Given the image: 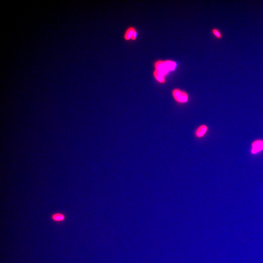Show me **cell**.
Instances as JSON below:
<instances>
[{
  "label": "cell",
  "instance_id": "cell-3",
  "mask_svg": "<svg viewBox=\"0 0 263 263\" xmlns=\"http://www.w3.org/2000/svg\"><path fill=\"white\" fill-rule=\"evenodd\" d=\"M263 151V140L258 139L254 141L251 144V154L257 155Z\"/></svg>",
  "mask_w": 263,
  "mask_h": 263
},
{
  "label": "cell",
  "instance_id": "cell-7",
  "mask_svg": "<svg viewBox=\"0 0 263 263\" xmlns=\"http://www.w3.org/2000/svg\"><path fill=\"white\" fill-rule=\"evenodd\" d=\"M212 33L217 39H221L222 38V33L217 28H213L212 30Z\"/></svg>",
  "mask_w": 263,
  "mask_h": 263
},
{
  "label": "cell",
  "instance_id": "cell-4",
  "mask_svg": "<svg viewBox=\"0 0 263 263\" xmlns=\"http://www.w3.org/2000/svg\"><path fill=\"white\" fill-rule=\"evenodd\" d=\"M208 128L207 126L202 125L201 126L196 130V135L198 137H201L205 135L207 132Z\"/></svg>",
  "mask_w": 263,
  "mask_h": 263
},
{
  "label": "cell",
  "instance_id": "cell-1",
  "mask_svg": "<svg viewBox=\"0 0 263 263\" xmlns=\"http://www.w3.org/2000/svg\"><path fill=\"white\" fill-rule=\"evenodd\" d=\"M153 74L156 80L161 83L165 82V77L171 72L175 70L177 67L176 62L173 60H158L155 62Z\"/></svg>",
  "mask_w": 263,
  "mask_h": 263
},
{
  "label": "cell",
  "instance_id": "cell-5",
  "mask_svg": "<svg viewBox=\"0 0 263 263\" xmlns=\"http://www.w3.org/2000/svg\"><path fill=\"white\" fill-rule=\"evenodd\" d=\"M136 30L133 27H130L127 30L124 35V39L127 41L131 39L132 36H133L134 32Z\"/></svg>",
  "mask_w": 263,
  "mask_h": 263
},
{
  "label": "cell",
  "instance_id": "cell-6",
  "mask_svg": "<svg viewBox=\"0 0 263 263\" xmlns=\"http://www.w3.org/2000/svg\"><path fill=\"white\" fill-rule=\"evenodd\" d=\"M52 219L56 221H62L65 219V216L62 214L57 213L54 214L52 216Z\"/></svg>",
  "mask_w": 263,
  "mask_h": 263
},
{
  "label": "cell",
  "instance_id": "cell-2",
  "mask_svg": "<svg viewBox=\"0 0 263 263\" xmlns=\"http://www.w3.org/2000/svg\"><path fill=\"white\" fill-rule=\"evenodd\" d=\"M173 95L175 99L179 103H185L188 101V94L178 89H175L173 91Z\"/></svg>",
  "mask_w": 263,
  "mask_h": 263
}]
</instances>
